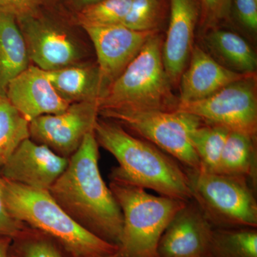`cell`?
I'll list each match as a JSON object with an SVG mask.
<instances>
[{
  "label": "cell",
  "instance_id": "obj_1",
  "mask_svg": "<svg viewBox=\"0 0 257 257\" xmlns=\"http://www.w3.org/2000/svg\"><path fill=\"white\" fill-rule=\"evenodd\" d=\"M99 147L93 130L86 135L49 192L79 226L117 246L122 231V212L101 177Z\"/></svg>",
  "mask_w": 257,
  "mask_h": 257
},
{
  "label": "cell",
  "instance_id": "obj_2",
  "mask_svg": "<svg viewBox=\"0 0 257 257\" xmlns=\"http://www.w3.org/2000/svg\"><path fill=\"white\" fill-rule=\"evenodd\" d=\"M94 132L99 146L119 163L109 177L152 189L164 197L192 200L185 169L173 157L150 142L134 136L112 120L98 118Z\"/></svg>",
  "mask_w": 257,
  "mask_h": 257
},
{
  "label": "cell",
  "instance_id": "obj_3",
  "mask_svg": "<svg viewBox=\"0 0 257 257\" xmlns=\"http://www.w3.org/2000/svg\"><path fill=\"white\" fill-rule=\"evenodd\" d=\"M7 208L15 219L53 238L74 257L114 256L117 246L79 226L49 191L30 188L3 177Z\"/></svg>",
  "mask_w": 257,
  "mask_h": 257
},
{
  "label": "cell",
  "instance_id": "obj_4",
  "mask_svg": "<svg viewBox=\"0 0 257 257\" xmlns=\"http://www.w3.org/2000/svg\"><path fill=\"white\" fill-rule=\"evenodd\" d=\"M163 40L159 32L147 40L98 100L99 110H177L179 97L172 92L173 86L162 60Z\"/></svg>",
  "mask_w": 257,
  "mask_h": 257
},
{
  "label": "cell",
  "instance_id": "obj_5",
  "mask_svg": "<svg viewBox=\"0 0 257 257\" xmlns=\"http://www.w3.org/2000/svg\"><path fill=\"white\" fill-rule=\"evenodd\" d=\"M109 178V189L123 215L122 231L114 256L159 257L161 236L187 202L152 195L127 181Z\"/></svg>",
  "mask_w": 257,
  "mask_h": 257
},
{
  "label": "cell",
  "instance_id": "obj_6",
  "mask_svg": "<svg viewBox=\"0 0 257 257\" xmlns=\"http://www.w3.org/2000/svg\"><path fill=\"white\" fill-rule=\"evenodd\" d=\"M185 169L192 199L214 228H257L254 189L239 176Z\"/></svg>",
  "mask_w": 257,
  "mask_h": 257
},
{
  "label": "cell",
  "instance_id": "obj_7",
  "mask_svg": "<svg viewBox=\"0 0 257 257\" xmlns=\"http://www.w3.org/2000/svg\"><path fill=\"white\" fill-rule=\"evenodd\" d=\"M99 115L112 120L150 142L181 162L184 168L199 170L200 161L191 143L190 135L203 124L195 115L181 111L101 109Z\"/></svg>",
  "mask_w": 257,
  "mask_h": 257
},
{
  "label": "cell",
  "instance_id": "obj_8",
  "mask_svg": "<svg viewBox=\"0 0 257 257\" xmlns=\"http://www.w3.org/2000/svg\"><path fill=\"white\" fill-rule=\"evenodd\" d=\"M177 110L195 115L204 124L256 137V74L231 83L205 99L179 103Z\"/></svg>",
  "mask_w": 257,
  "mask_h": 257
},
{
  "label": "cell",
  "instance_id": "obj_9",
  "mask_svg": "<svg viewBox=\"0 0 257 257\" xmlns=\"http://www.w3.org/2000/svg\"><path fill=\"white\" fill-rule=\"evenodd\" d=\"M99 111L97 100L72 103L63 112L43 115L30 121V138L69 160L86 135L94 130Z\"/></svg>",
  "mask_w": 257,
  "mask_h": 257
},
{
  "label": "cell",
  "instance_id": "obj_10",
  "mask_svg": "<svg viewBox=\"0 0 257 257\" xmlns=\"http://www.w3.org/2000/svg\"><path fill=\"white\" fill-rule=\"evenodd\" d=\"M82 28L95 48L98 68L105 91L138 55L147 40L159 32L136 31L122 25Z\"/></svg>",
  "mask_w": 257,
  "mask_h": 257
},
{
  "label": "cell",
  "instance_id": "obj_11",
  "mask_svg": "<svg viewBox=\"0 0 257 257\" xmlns=\"http://www.w3.org/2000/svg\"><path fill=\"white\" fill-rule=\"evenodd\" d=\"M29 58L39 68L52 71L73 65L79 60L75 42L63 30L40 17L17 20Z\"/></svg>",
  "mask_w": 257,
  "mask_h": 257
},
{
  "label": "cell",
  "instance_id": "obj_12",
  "mask_svg": "<svg viewBox=\"0 0 257 257\" xmlns=\"http://www.w3.org/2000/svg\"><path fill=\"white\" fill-rule=\"evenodd\" d=\"M69 160L28 138L19 145L0 173L12 182L49 191L67 168Z\"/></svg>",
  "mask_w": 257,
  "mask_h": 257
},
{
  "label": "cell",
  "instance_id": "obj_13",
  "mask_svg": "<svg viewBox=\"0 0 257 257\" xmlns=\"http://www.w3.org/2000/svg\"><path fill=\"white\" fill-rule=\"evenodd\" d=\"M214 228L196 203H186L161 236L159 257H207Z\"/></svg>",
  "mask_w": 257,
  "mask_h": 257
},
{
  "label": "cell",
  "instance_id": "obj_14",
  "mask_svg": "<svg viewBox=\"0 0 257 257\" xmlns=\"http://www.w3.org/2000/svg\"><path fill=\"white\" fill-rule=\"evenodd\" d=\"M170 22L162 48V60L172 86L178 85L193 49L199 21L198 0H170Z\"/></svg>",
  "mask_w": 257,
  "mask_h": 257
},
{
  "label": "cell",
  "instance_id": "obj_15",
  "mask_svg": "<svg viewBox=\"0 0 257 257\" xmlns=\"http://www.w3.org/2000/svg\"><path fill=\"white\" fill-rule=\"evenodd\" d=\"M5 95L29 122L43 115L63 112L70 104L56 92L46 71L34 65L10 81Z\"/></svg>",
  "mask_w": 257,
  "mask_h": 257
},
{
  "label": "cell",
  "instance_id": "obj_16",
  "mask_svg": "<svg viewBox=\"0 0 257 257\" xmlns=\"http://www.w3.org/2000/svg\"><path fill=\"white\" fill-rule=\"evenodd\" d=\"M249 74L239 73L227 68L201 47L194 46L189 66L179 79V103L205 99Z\"/></svg>",
  "mask_w": 257,
  "mask_h": 257
},
{
  "label": "cell",
  "instance_id": "obj_17",
  "mask_svg": "<svg viewBox=\"0 0 257 257\" xmlns=\"http://www.w3.org/2000/svg\"><path fill=\"white\" fill-rule=\"evenodd\" d=\"M46 72L56 92L69 104L98 101L105 92L98 66L73 64Z\"/></svg>",
  "mask_w": 257,
  "mask_h": 257
},
{
  "label": "cell",
  "instance_id": "obj_18",
  "mask_svg": "<svg viewBox=\"0 0 257 257\" xmlns=\"http://www.w3.org/2000/svg\"><path fill=\"white\" fill-rule=\"evenodd\" d=\"M26 44L16 19L0 13V95L12 79L29 67Z\"/></svg>",
  "mask_w": 257,
  "mask_h": 257
},
{
  "label": "cell",
  "instance_id": "obj_19",
  "mask_svg": "<svg viewBox=\"0 0 257 257\" xmlns=\"http://www.w3.org/2000/svg\"><path fill=\"white\" fill-rule=\"evenodd\" d=\"M216 173L245 177L256 190V137L230 132Z\"/></svg>",
  "mask_w": 257,
  "mask_h": 257
},
{
  "label": "cell",
  "instance_id": "obj_20",
  "mask_svg": "<svg viewBox=\"0 0 257 257\" xmlns=\"http://www.w3.org/2000/svg\"><path fill=\"white\" fill-rule=\"evenodd\" d=\"M206 42L227 68L241 74H256L257 57L247 42L234 32L214 28L207 31Z\"/></svg>",
  "mask_w": 257,
  "mask_h": 257
},
{
  "label": "cell",
  "instance_id": "obj_21",
  "mask_svg": "<svg viewBox=\"0 0 257 257\" xmlns=\"http://www.w3.org/2000/svg\"><path fill=\"white\" fill-rule=\"evenodd\" d=\"M207 257H257V228H215Z\"/></svg>",
  "mask_w": 257,
  "mask_h": 257
},
{
  "label": "cell",
  "instance_id": "obj_22",
  "mask_svg": "<svg viewBox=\"0 0 257 257\" xmlns=\"http://www.w3.org/2000/svg\"><path fill=\"white\" fill-rule=\"evenodd\" d=\"M30 122L12 105L5 94L0 95V169L19 145L30 138Z\"/></svg>",
  "mask_w": 257,
  "mask_h": 257
},
{
  "label": "cell",
  "instance_id": "obj_23",
  "mask_svg": "<svg viewBox=\"0 0 257 257\" xmlns=\"http://www.w3.org/2000/svg\"><path fill=\"white\" fill-rule=\"evenodd\" d=\"M229 133L224 126L204 123L193 130L190 135L191 143L202 169L209 172H217Z\"/></svg>",
  "mask_w": 257,
  "mask_h": 257
},
{
  "label": "cell",
  "instance_id": "obj_24",
  "mask_svg": "<svg viewBox=\"0 0 257 257\" xmlns=\"http://www.w3.org/2000/svg\"><path fill=\"white\" fill-rule=\"evenodd\" d=\"M8 257H74L60 243L28 226L12 238Z\"/></svg>",
  "mask_w": 257,
  "mask_h": 257
},
{
  "label": "cell",
  "instance_id": "obj_25",
  "mask_svg": "<svg viewBox=\"0 0 257 257\" xmlns=\"http://www.w3.org/2000/svg\"><path fill=\"white\" fill-rule=\"evenodd\" d=\"M133 0H102L84 7L77 13V22L83 27L121 25Z\"/></svg>",
  "mask_w": 257,
  "mask_h": 257
},
{
  "label": "cell",
  "instance_id": "obj_26",
  "mask_svg": "<svg viewBox=\"0 0 257 257\" xmlns=\"http://www.w3.org/2000/svg\"><path fill=\"white\" fill-rule=\"evenodd\" d=\"M167 0H133L121 25L136 31H155L165 16Z\"/></svg>",
  "mask_w": 257,
  "mask_h": 257
},
{
  "label": "cell",
  "instance_id": "obj_27",
  "mask_svg": "<svg viewBox=\"0 0 257 257\" xmlns=\"http://www.w3.org/2000/svg\"><path fill=\"white\" fill-rule=\"evenodd\" d=\"M200 8L199 23L205 31L216 28L231 17L232 0H198Z\"/></svg>",
  "mask_w": 257,
  "mask_h": 257
},
{
  "label": "cell",
  "instance_id": "obj_28",
  "mask_svg": "<svg viewBox=\"0 0 257 257\" xmlns=\"http://www.w3.org/2000/svg\"><path fill=\"white\" fill-rule=\"evenodd\" d=\"M231 12L243 28L251 33H256L257 0H232Z\"/></svg>",
  "mask_w": 257,
  "mask_h": 257
},
{
  "label": "cell",
  "instance_id": "obj_29",
  "mask_svg": "<svg viewBox=\"0 0 257 257\" xmlns=\"http://www.w3.org/2000/svg\"><path fill=\"white\" fill-rule=\"evenodd\" d=\"M44 0H0V13L12 15L17 20L35 17Z\"/></svg>",
  "mask_w": 257,
  "mask_h": 257
},
{
  "label": "cell",
  "instance_id": "obj_30",
  "mask_svg": "<svg viewBox=\"0 0 257 257\" xmlns=\"http://www.w3.org/2000/svg\"><path fill=\"white\" fill-rule=\"evenodd\" d=\"M27 226L8 211L3 194V177L0 173V237L13 238Z\"/></svg>",
  "mask_w": 257,
  "mask_h": 257
},
{
  "label": "cell",
  "instance_id": "obj_31",
  "mask_svg": "<svg viewBox=\"0 0 257 257\" xmlns=\"http://www.w3.org/2000/svg\"><path fill=\"white\" fill-rule=\"evenodd\" d=\"M12 238L0 237V257H8V250Z\"/></svg>",
  "mask_w": 257,
  "mask_h": 257
},
{
  "label": "cell",
  "instance_id": "obj_32",
  "mask_svg": "<svg viewBox=\"0 0 257 257\" xmlns=\"http://www.w3.org/2000/svg\"><path fill=\"white\" fill-rule=\"evenodd\" d=\"M77 3L79 5L82 6V8L84 7L88 6V5H91L95 4V3H99V2L102 1V0H77Z\"/></svg>",
  "mask_w": 257,
  "mask_h": 257
},
{
  "label": "cell",
  "instance_id": "obj_33",
  "mask_svg": "<svg viewBox=\"0 0 257 257\" xmlns=\"http://www.w3.org/2000/svg\"><path fill=\"white\" fill-rule=\"evenodd\" d=\"M104 257H114V256H104Z\"/></svg>",
  "mask_w": 257,
  "mask_h": 257
}]
</instances>
